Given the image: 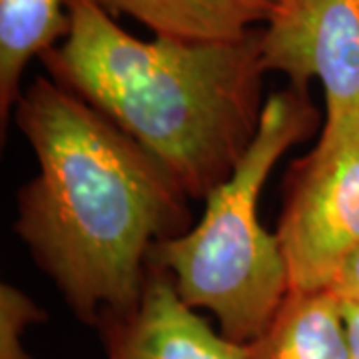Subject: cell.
I'll return each instance as SVG.
<instances>
[{"label": "cell", "instance_id": "6da1fadb", "mask_svg": "<svg viewBox=\"0 0 359 359\" xmlns=\"http://www.w3.org/2000/svg\"><path fill=\"white\" fill-rule=\"evenodd\" d=\"M14 122L36 160L14 231L74 318L96 327L140 302L152 248L192 228L190 198L148 150L50 76Z\"/></svg>", "mask_w": 359, "mask_h": 359}, {"label": "cell", "instance_id": "7a4b0ae2", "mask_svg": "<svg viewBox=\"0 0 359 359\" xmlns=\"http://www.w3.org/2000/svg\"><path fill=\"white\" fill-rule=\"evenodd\" d=\"M70 28L40 60L205 200L256 138L266 98L259 28L224 42L142 40L96 0H66Z\"/></svg>", "mask_w": 359, "mask_h": 359}, {"label": "cell", "instance_id": "3957f363", "mask_svg": "<svg viewBox=\"0 0 359 359\" xmlns=\"http://www.w3.org/2000/svg\"><path fill=\"white\" fill-rule=\"evenodd\" d=\"M321 126L309 90L269 94L259 128L240 164L205 198L198 224L152 248L150 262L166 269L186 306L204 309L218 332L245 346L266 332L292 292L276 233L259 222V198L271 170Z\"/></svg>", "mask_w": 359, "mask_h": 359}, {"label": "cell", "instance_id": "277c9868", "mask_svg": "<svg viewBox=\"0 0 359 359\" xmlns=\"http://www.w3.org/2000/svg\"><path fill=\"white\" fill-rule=\"evenodd\" d=\"M292 292L332 290L359 254V114L323 120L320 138L283 180L276 228Z\"/></svg>", "mask_w": 359, "mask_h": 359}, {"label": "cell", "instance_id": "5b68a950", "mask_svg": "<svg viewBox=\"0 0 359 359\" xmlns=\"http://www.w3.org/2000/svg\"><path fill=\"white\" fill-rule=\"evenodd\" d=\"M262 66L309 90L318 80L325 118L359 114V0H278L259 28Z\"/></svg>", "mask_w": 359, "mask_h": 359}, {"label": "cell", "instance_id": "8992f818", "mask_svg": "<svg viewBox=\"0 0 359 359\" xmlns=\"http://www.w3.org/2000/svg\"><path fill=\"white\" fill-rule=\"evenodd\" d=\"M106 359H242L244 346L233 344L180 297L174 278L156 264L140 302L126 313L98 321Z\"/></svg>", "mask_w": 359, "mask_h": 359}, {"label": "cell", "instance_id": "52a82bcc", "mask_svg": "<svg viewBox=\"0 0 359 359\" xmlns=\"http://www.w3.org/2000/svg\"><path fill=\"white\" fill-rule=\"evenodd\" d=\"M112 16H128L158 39L224 42L266 25L278 0H96Z\"/></svg>", "mask_w": 359, "mask_h": 359}, {"label": "cell", "instance_id": "ba28073f", "mask_svg": "<svg viewBox=\"0 0 359 359\" xmlns=\"http://www.w3.org/2000/svg\"><path fill=\"white\" fill-rule=\"evenodd\" d=\"M242 359H353L339 297L332 290L290 292Z\"/></svg>", "mask_w": 359, "mask_h": 359}, {"label": "cell", "instance_id": "9c48e42d", "mask_svg": "<svg viewBox=\"0 0 359 359\" xmlns=\"http://www.w3.org/2000/svg\"><path fill=\"white\" fill-rule=\"evenodd\" d=\"M70 28L66 0H0V124L22 96V76Z\"/></svg>", "mask_w": 359, "mask_h": 359}, {"label": "cell", "instance_id": "30bf717a", "mask_svg": "<svg viewBox=\"0 0 359 359\" xmlns=\"http://www.w3.org/2000/svg\"><path fill=\"white\" fill-rule=\"evenodd\" d=\"M48 321L46 309L14 283H0V359H34L25 344L30 325Z\"/></svg>", "mask_w": 359, "mask_h": 359}, {"label": "cell", "instance_id": "8fae6325", "mask_svg": "<svg viewBox=\"0 0 359 359\" xmlns=\"http://www.w3.org/2000/svg\"><path fill=\"white\" fill-rule=\"evenodd\" d=\"M332 292L339 297L341 304H359V254L351 257L346 268L339 271Z\"/></svg>", "mask_w": 359, "mask_h": 359}, {"label": "cell", "instance_id": "7c38bea8", "mask_svg": "<svg viewBox=\"0 0 359 359\" xmlns=\"http://www.w3.org/2000/svg\"><path fill=\"white\" fill-rule=\"evenodd\" d=\"M341 306H344V316H346L351 355L353 359H359V304H341Z\"/></svg>", "mask_w": 359, "mask_h": 359}]
</instances>
